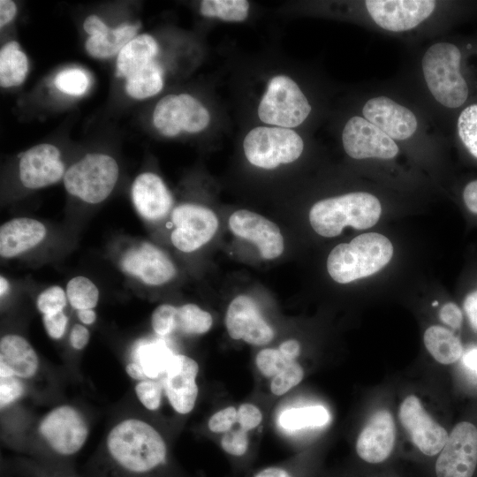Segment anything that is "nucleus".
I'll list each match as a JSON object with an SVG mask.
<instances>
[{
	"label": "nucleus",
	"mask_w": 477,
	"mask_h": 477,
	"mask_svg": "<svg viewBox=\"0 0 477 477\" xmlns=\"http://www.w3.org/2000/svg\"><path fill=\"white\" fill-rule=\"evenodd\" d=\"M106 448L114 467L130 477L149 475L167 464V447L148 423L127 419L109 433Z\"/></svg>",
	"instance_id": "nucleus-1"
},
{
	"label": "nucleus",
	"mask_w": 477,
	"mask_h": 477,
	"mask_svg": "<svg viewBox=\"0 0 477 477\" xmlns=\"http://www.w3.org/2000/svg\"><path fill=\"white\" fill-rule=\"evenodd\" d=\"M382 206L373 194L350 193L317 201L309 212L314 231L326 238L338 236L344 227L368 229L379 220Z\"/></svg>",
	"instance_id": "nucleus-2"
},
{
	"label": "nucleus",
	"mask_w": 477,
	"mask_h": 477,
	"mask_svg": "<svg viewBox=\"0 0 477 477\" xmlns=\"http://www.w3.org/2000/svg\"><path fill=\"white\" fill-rule=\"evenodd\" d=\"M392 255L393 246L387 237L363 233L349 243L336 246L328 256L327 269L334 281L348 284L376 273Z\"/></svg>",
	"instance_id": "nucleus-3"
},
{
	"label": "nucleus",
	"mask_w": 477,
	"mask_h": 477,
	"mask_svg": "<svg viewBox=\"0 0 477 477\" xmlns=\"http://www.w3.org/2000/svg\"><path fill=\"white\" fill-rule=\"evenodd\" d=\"M461 53L457 46L439 42L430 46L422 59L428 87L435 99L448 108H458L466 100L468 87L459 66Z\"/></svg>",
	"instance_id": "nucleus-4"
},
{
	"label": "nucleus",
	"mask_w": 477,
	"mask_h": 477,
	"mask_svg": "<svg viewBox=\"0 0 477 477\" xmlns=\"http://www.w3.org/2000/svg\"><path fill=\"white\" fill-rule=\"evenodd\" d=\"M118 178L115 159L105 154H88L72 164L64 176L66 191L95 204L104 201L114 189Z\"/></svg>",
	"instance_id": "nucleus-5"
},
{
	"label": "nucleus",
	"mask_w": 477,
	"mask_h": 477,
	"mask_svg": "<svg viewBox=\"0 0 477 477\" xmlns=\"http://www.w3.org/2000/svg\"><path fill=\"white\" fill-rule=\"evenodd\" d=\"M243 148L251 164L272 170L296 161L303 152L304 142L292 129L257 126L246 135Z\"/></svg>",
	"instance_id": "nucleus-6"
},
{
	"label": "nucleus",
	"mask_w": 477,
	"mask_h": 477,
	"mask_svg": "<svg viewBox=\"0 0 477 477\" xmlns=\"http://www.w3.org/2000/svg\"><path fill=\"white\" fill-rule=\"evenodd\" d=\"M310 111L311 105L298 84L285 75L270 79L258 106L261 122L288 129L302 124Z\"/></svg>",
	"instance_id": "nucleus-7"
},
{
	"label": "nucleus",
	"mask_w": 477,
	"mask_h": 477,
	"mask_svg": "<svg viewBox=\"0 0 477 477\" xmlns=\"http://www.w3.org/2000/svg\"><path fill=\"white\" fill-rule=\"evenodd\" d=\"M208 110L188 94L168 95L163 97L153 111V124L160 133L174 137L181 132L196 133L209 124Z\"/></svg>",
	"instance_id": "nucleus-8"
},
{
	"label": "nucleus",
	"mask_w": 477,
	"mask_h": 477,
	"mask_svg": "<svg viewBox=\"0 0 477 477\" xmlns=\"http://www.w3.org/2000/svg\"><path fill=\"white\" fill-rule=\"evenodd\" d=\"M39 431L57 455L66 458L83 447L88 435V426L76 408L61 405L45 415Z\"/></svg>",
	"instance_id": "nucleus-9"
},
{
	"label": "nucleus",
	"mask_w": 477,
	"mask_h": 477,
	"mask_svg": "<svg viewBox=\"0 0 477 477\" xmlns=\"http://www.w3.org/2000/svg\"><path fill=\"white\" fill-rule=\"evenodd\" d=\"M477 466V428L458 423L435 462L436 477H473Z\"/></svg>",
	"instance_id": "nucleus-10"
},
{
	"label": "nucleus",
	"mask_w": 477,
	"mask_h": 477,
	"mask_svg": "<svg viewBox=\"0 0 477 477\" xmlns=\"http://www.w3.org/2000/svg\"><path fill=\"white\" fill-rule=\"evenodd\" d=\"M175 229L170 239L178 250L190 253L208 243L216 232L218 219L216 214L204 206L182 204L171 212Z\"/></svg>",
	"instance_id": "nucleus-11"
},
{
	"label": "nucleus",
	"mask_w": 477,
	"mask_h": 477,
	"mask_svg": "<svg viewBox=\"0 0 477 477\" xmlns=\"http://www.w3.org/2000/svg\"><path fill=\"white\" fill-rule=\"evenodd\" d=\"M342 140L344 151L354 159H391L398 153L390 137L361 117H352L347 121Z\"/></svg>",
	"instance_id": "nucleus-12"
},
{
	"label": "nucleus",
	"mask_w": 477,
	"mask_h": 477,
	"mask_svg": "<svg viewBox=\"0 0 477 477\" xmlns=\"http://www.w3.org/2000/svg\"><path fill=\"white\" fill-rule=\"evenodd\" d=\"M399 420L413 443L427 456L440 452L449 437L445 428L432 419L414 395L406 397L401 403Z\"/></svg>",
	"instance_id": "nucleus-13"
},
{
	"label": "nucleus",
	"mask_w": 477,
	"mask_h": 477,
	"mask_svg": "<svg viewBox=\"0 0 477 477\" xmlns=\"http://www.w3.org/2000/svg\"><path fill=\"white\" fill-rule=\"evenodd\" d=\"M367 10L382 28L406 31L428 19L435 7L432 0H367Z\"/></svg>",
	"instance_id": "nucleus-14"
},
{
	"label": "nucleus",
	"mask_w": 477,
	"mask_h": 477,
	"mask_svg": "<svg viewBox=\"0 0 477 477\" xmlns=\"http://www.w3.org/2000/svg\"><path fill=\"white\" fill-rule=\"evenodd\" d=\"M229 227L237 237L254 244L263 259H275L284 252V238L279 228L259 214L237 210L229 218Z\"/></svg>",
	"instance_id": "nucleus-15"
},
{
	"label": "nucleus",
	"mask_w": 477,
	"mask_h": 477,
	"mask_svg": "<svg viewBox=\"0 0 477 477\" xmlns=\"http://www.w3.org/2000/svg\"><path fill=\"white\" fill-rule=\"evenodd\" d=\"M225 324L231 338L251 344L263 345L274 337L272 328L262 318L256 303L246 295H239L230 303Z\"/></svg>",
	"instance_id": "nucleus-16"
},
{
	"label": "nucleus",
	"mask_w": 477,
	"mask_h": 477,
	"mask_svg": "<svg viewBox=\"0 0 477 477\" xmlns=\"http://www.w3.org/2000/svg\"><path fill=\"white\" fill-rule=\"evenodd\" d=\"M19 170L22 185L29 189L55 184L65 174L60 151L49 143L36 145L23 153Z\"/></svg>",
	"instance_id": "nucleus-17"
},
{
	"label": "nucleus",
	"mask_w": 477,
	"mask_h": 477,
	"mask_svg": "<svg viewBox=\"0 0 477 477\" xmlns=\"http://www.w3.org/2000/svg\"><path fill=\"white\" fill-rule=\"evenodd\" d=\"M198 363L192 358L177 354L170 360L165 370L164 390L173 409L181 414L190 413L198 396L196 376Z\"/></svg>",
	"instance_id": "nucleus-18"
},
{
	"label": "nucleus",
	"mask_w": 477,
	"mask_h": 477,
	"mask_svg": "<svg viewBox=\"0 0 477 477\" xmlns=\"http://www.w3.org/2000/svg\"><path fill=\"white\" fill-rule=\"evenodd\" d=\"M123 270L149 285H161L174 277L173 262L161 249L142 243L127 250L121 259Z\"/></svg>",
	"instance_id": "nucleus-19"
},
{
	"label": "nucleus",
	"mask_w": 477,
	"mask_h": 477,
	"mask_svg": "<svg viewBox=\"0 0 477 477\" xmlns=\"http://www.w3.org/2000/svg\"><path fill=\"white\" fill-rule=\"evenodd\" d=\"M365 118L392 140H406L417 129V119L407 108L386 96L368 100L362 110Z\"/></svg>",
	"instance_id": "nucleus-20"
},
{
	"label": "nucleus",
	"mask_w": 477,
	"mask_h": 477,
	"mask_svg": "<svg viewBox=\"0 0 477 477\" xmlns=\"http://www.w3.org/2000/svg\"><path fill=\"white\" fill-rule=\"evenodd\" d=\"M394 443L393 418L389 411L379 410L360 432L356 442V451L364 461L378 464L390 457Z\"/></svg>",
	"instance_id": "nucleus-21"
},
{
	"label": "nucleus",
	"mask_w": 477,
	"mask_h": 477,
	"mask_svg": "<svg viewBox=\"0 0 477 477\" xmlns=\"http://www.w3.org/2000/svg\"><path fill=\"white\" fill-rule=\"evenodd\" d=\"M132 200L137 212L146 220L163 218L173 204V198L160 177L151 172L140 174L132 186Z\"/></svg>",
	"instance_id": "nucleus-22"
},
{
	"label": "nucleus",
	"mask_w": 477,
	"mask_h": 477,
	"mask_svg": "<svg viewBox=\"0 0 477 477\" xmlns=\"http://www.w3.org/2000/svg\"><path fill=\"white\" fill-rule=\"evenodd\" d=\"M83 28L89 35L85 43L87 53L96 58H108L118 55L136 36L140 24H125L110 28L100 18L90 15L85 19Z\"/></svg>",
	"instance_id": "nucleus-23"
},
{
	"label": "nucleus",
	"mask_w": 477,
	"mask_h": 477,
	"mask_svg": "<svg viewBox=\"0 0 477 477\" xmlns=\"http://www.w3.org/2000/svg\"><path fill=\"white\" fill-rule=\"evenodd\" d=\"M38 366V356L26 338L15 334L1 337L0 377L30 378Z\"/></svg>",
	"instance_id": "nucleus-24"
},
{
	"label": "nucleus",
	"mask_w": 477,
	"mask_h": 477,
	"mask_svg": "<svg viewBox=\"0 0 477 477\" xmlns=\"http://www.w3.org/2000/svg\"><path fill=\"white\" fill-rule=\"evenodd\" d=\"M46 228L28 217L13 218L0 227V254L4 258L17 256L34 247L45 238Z\"/></svg>",
	"instance_id": "nucleus-25"
},
{
	"label": "nucleus",
	"mask_w": 477,
	"mask_h": 477,
	"mask_svg": "<svg viewBox=\"0 0 477 477\" xmlns=\"http://www.w3.org/2000/svg\"><path fill=\"white\" fill-rule=\"evenodd\" d=\"M158 50V44L151 35L143 34L135 36L117 55V75L126 79L154 62Z\"/></svg>",
	"instance_id": "nucleus-26"
},
{
	"label": "nucleus",
	"mask_w": 477,
	"mask_h": 477,
	"mask_svg": "<svg viewBox=\"0 0 477 477\" xmlns=\"http://www.w3.org/2000/svg\"><path fill=\"white\" fill-rule=\"evenodd\" d=\"M423 340L428 352L441 364L454 363L462 355L460 340L443 327H429L424 333Z\"/></svg>",
	"instance_id": "nucleus-27"
},
{
	"label": "nucleus",
	"mask_w": 477,
	"mask_h": 477,
	"mask_svg": "<svg viewBox=\"0 0 477 477\" xmlns=\"http://www.w3.org/2000/svg\"><path fill=\"white\" fill-rule=\"evenodd\" d=\"M28 71V60L20 50L19 44L11 41L4 44L0 50V85L11 87L20 85Z\"/></svg>",
	"instance_id": "nucleus-28"
},
{
	"label": "nucleus",
	"mask_w": 477,
	"mask_h": 477,
	"mask_svg": "<svg viewBox=\"0 0 477 477\" xmlns=\"http://www.w3.org/2000/svg\"><path fill=\"white\" fill-rule=\"evenodd\" d=\"M125 80V91L134 99L152 97L160 93L163 87V70L155 61Z\"/></svg>",
	"instance_id": "nucleus-29"
},
{
	"label": "nucleus",
	"mask_w": 477,
	"mask_h": 477,
	"mask_svg": "<svg viewBox=\"0 0 477 477\" xmlns=\"http://www.w3.org/2000/svg\"><path fill=\"white\" fill-rule=\"evenodd\" d=\"M329 419L330 416L326 408L322 405H312L285 410L279 417V423L285 429L296 430L324 426Z\"/></svg>",
	"instance_id": "nucleus-30"
},
{
	"label": "nucleus",
	"mask_w": 477,
	"mask_h": 477,
	"mask_svg": "<svg viewBox=\"0 0 477 477\" xmlns=\"http://www.w3.org/2000/svg\"><path fill=\"white\" fill-rule=\"evenodd\" d=\"M249 7L246 0H204L201 3L200 11L205 17L240 22L246 19Z\"/></svg>",
	"instance_id": "nucleus-31"
},
{
	"label": "nucleus",
	"mask_w": 477,
	"mask_h": 477,
	"mask_svg": "<svg viewBox=\"0 0 477 477\" xmlns=\"http://www.w3.org/2000/svg\"><path fill=\"white\" fill-rule=\"evenodd\" d=\"M177 329L186 334L201 335L208 331L213 319L209 313L195 304H186L177 310Z\"/></svg>",
	"instance_id": "nucleus-32"
},
{
	"label": "nucleus",
	"mask_w": 477,
	"mask_h": 477,
	"mask_svg": "<svg viewBox=\"0 0 477 477\" xmlns=\"http://www.w3.org/2000/svg\"><path fill=\"white\" fill-rule=\"evenodd\" d=\"M66 296L71 306L77 309H93L98 303L96 285L85 276L72 278L66 286Z\"/></svg>",
	"instance_id": "nucleus-33"
},
{
	"label": "nucleus",
	"mask_w": 477,
	"mask_h": 477,
	"mask_svg": "<svg viewBox=\"0 0 477 477\" xmlns=\"http://www.w3.org/2000/svg\"><path fill=\"white\" fill-rule=\"evenodd\" d=\"M89 83L87 73L80 68L64 69L54 80V84L59 91L74 96L84 95Z\"/></svg>",
	"instance_id": "nucleus-34"
},
{
	"label": "nucleus",
	"mask_w": 477,
	"mask_h": 477,
	"mask_svg": "<svg viewBox=\"0 0 477 477\" xmlns=\"http://www.w3.org/2000/svg\"><path fill=\"white\" fill-rule=\"evenodd\" d=\"M458 132L466 148L477 158V104L468 106L460 113Z\"/></svg>",
	"instance_id": "nucleus-35"
},
{
	"label": "nucleus",
	"mask_w": 477,
	"mask_h": 477,
	"mask_svg": "<svg viewBox=\"0 0 477 477\" xmlns=\"http://www.w3.org/2000/svg\"><path fill=\"white\" fill-rule=\"evenodd\" d=\"M173 355L165 346L158 344L148 346L140 360V366L147 377L156 378L161 373H165L168 363Z\"/></svg>",
	"instance_id": "nucleus-36"
},
{
	"label": "nucleus",
	"mask_w": 477,
	"mask_h": 477,
	"mask_svg": "<svg viewBox=\"0 0 477 477\" xmlns=\"http://www.w3.org/2000/svg\"><path fill=\"white\" fill-rule=\"evenodd\" d=\"M304 375L302 367L296 361H292L273 376L270 390L276 396L283 395L299 384Z\"/></svg>",
	"instance_id": "nucleus-37"
},
{
	"label": "nucleus",
	"mask_w": 477,
	"mask_h": 477,
	"mask_svg": "<svg viewBox=\"0 0 477 477\" xmlns=\"http://www.w3.org/2000/svg\"><path fill=\"white\" fill-rule=\"evenodd\" d=\"M295 360H288L279 349L267 348L256 356V365L262 375L273 377L288 364Z\"/></svg>",
	"instance_id": "nucleus-38"
},
{
	"label": "nucleus",
	"mask_w": 477,
	"mask_h": 477,
	"mask_svg": "<svg viewBox=\"0 0 477 477\" xmlns=\"http://www.w3.org/2000/svg\"><path fill=\"white\" fill-rule=\"evenodd\" d=\"M66 292L57 285L50 286L42 292L36 301L38 310L44 314L62 312L66 306Z\"/></svg>",
	"instance_id": "nucleus-39"
},
{
	"label": "nucleus",
	"mask_w": 477,
	"mask_h": 477,
	"mask_svg": "<svg viewBox=\"0 0 477 477\" xmlns=\"http://www.w3.org/2000/svg\"><path fill=\"white\" fill-rule=\"evenodd\" d=\"M178 307L163 304L158 306L153 312L151 324L155 332L160 336H167L177 329Z\"/></svg>",
	"instance_id": "nucleus-40"
},
{
	"label": "nucleus",
	"mask_w": 477,
	"mask_h": 477,
	"mask_svg": "<svg viewBox=\"0 0 477 477\" xmlns=\"http://www.w3.org/2000/svg\"><path fill=\"white\" fill-rule=\"evenodd\" d=\"M221 446L223 450L231 457H244L249 447L247 431L240 428L238 429L225 432L221 439Z\"/></svg>",
	"instance_id": "nucleus-41"
},
{
	"label": "nucleus",
	"mask_w": 477,
	"mask_h": 477,
	"mask_svg": "<svg viewBox=\"0 0 477 477\" xmlns=\"http://www.w3.org/2000/svg\"><path fill=\"white\" fill-rule=\"evenodd\" d=\"M135 392L140 402L147 409L155 411L159 408L162 388L157 382L152 380L140 381L135 386Z\"/></svg>",
	"instance_id": "nucleus-42"
},
{
	"label": "nucleus",
	"mask_w": 477,
	"mask_h": 477,
	"mask_svg": "<svg viewBox=\"0 0 477 477\" xmlns=\"http://www.w3.org/2000/svg\"><path fill=\"white\" fill-rule=\"evenodd\" d=\"M25 391V385L17 376L0 378V405L1 408L11 405L19 399Z\"/></svg>",
	"instance_id": "nucleus-43"
},
{
	"label": "nucleus",
	"mask_w": 477,
	"mask_h": 477,
	"mask_svg": "<svg viewBox=\"0 0 477 477\" xmlns=\"http://www.w3.org/2000/svg\"><path fill=\"white\" fill-rule=\"evenodd\" d=\"M236 421H238L237 410L233 406H229L218 411L209 419L208 428L215 433H225Z\"/></svg>",
	"instance_id": "nucleus-44"
},
{
	"label": "nucleus",
	"mask_w": 477,
	"mask_h": 477,
	"mask_svg": "<svg viewBox=\"0 0 477 477\" xmlns=\"http://www.w3.org/2000/svg\"><path fill=\"white\" fill-rule=\"evenodd\" d=\"M237 414L240 428L246 431L256 428L262 420L260 409L248 403L241 405L237 411Z\"/></svg>",
	"instance_id": "nucleus-45"
},
{
	"label": "nucleus",
	"mask_w": 477,
	"mask_h": 477,
	"mask_svg": "<svg viewBox=\"0 0 477 477\" xmlns=\"http://www.w3.org/2000/svg\"><path fill=\"white\" fill-rule=\"evenodd\" d=\"M68 318L62 311L43 315V324L48 335L53 339L61 338L66 329Z\"/></svg>",
	"instance_id": "nucleus-46"
},
{
	"label": "nucleus",
	"mask_w": 477,
	"mask_h": 477,
	"mask_svg": "<svg viewBox=\"0 0 477 477\" xmlns=\"http://www.w3.org/2000/svg\"><path fill=\"white\" fill-rule=\"evenodd\" d=\"M439 317L443 322L453 329L461 326L463 315L459 307L451 302L446 303L439 312Z\"/></svg>",
	"instance_id": "nucleus-47"
},
{
	"label": "nucleus",
	"mask_w": 477,
	"mask_h": 477,
	"mask_svg": "<svg viewBox=\"0 0 477 477\" xmlns=\"http://www.w3.org/2000/svg\"><path fill=\"white\" fill-rule=\"evenodd\" d=\"M88 341V329L81 324H75L70 334V342L72 346L74 349L81 350L87 344Z\"/></svg>",
	"instance_id": "nucleus-48"
},
{
	"label": "nucleus",
	"mask_w": 477,
	"mask_h": 477,
	"mask_svg": "<svg viewBox=\"0 0 477 477\" xmlns=\"http://www.w3.org/2000/svg\"><path fill=\"white\" fill-rule=\"evenodd\" d=\"M464 310L472 328L477 331V290L468 294L465 299Z\"/></svg>",
	"instance_id": "nucleus-49"
},
{
	"label": "nucleus",
	"mask_w": 477,
	"mask_h": 477,
	"mask_svg": "<svg viewBox=\"0 0 477 477\" xmlns=\"http://www.w3.org/2000/svg\"><path fill=\"white\" fill-rule=\"evenodd\" d=\"M17 13V6L13 1H0V26L3 27L11 22Z\"/></svg>",
	"instance_id": "nucleus-50"
},
{
	"label": "nucleus",
	"mask_w": 477,
	"mask_h": 477,
	"mask_svg": "<svg viewBox=\"0 0 477 477\" xmlns=\"http://www.w3.org/2000/svg\"><path fill=\"white\" fill-rule=\"evenodd\" d=\"M464 201L468 209L477 214V180L466 185L463 193Z\"/></svg>",
	"instance_id": "nucleus-51"
},
{
	"label": "nucleus",
	"mask_w": 477,
	"mask_h": 477,
	"mask_svg": "<svg viewBox=\"0 0 477 477\" xmlns=\"http://www.w3.org/2000/svg\"><path fill=\"white\" fill-rule=\"evenodd\" d=\"M253 477H296L292 471L284 466H269L256 473Z\"/></svg>",
	"instance_id": "nucleus-52"
},
{
	"label": "nucleus",
	"mask_w": 477,
	"mask_h": 477,
	"mask_svg": "<svg viewBox=\"0 0 477 477\" xmlns=\"http://www.w3.org/2000/svg\"><path fill=\"white\" fill-rule=\"evenodd\" d=\"M279 351L290 360H295L299 355L300 344L295 339L286 340L279 346Z\"/></svg>",
	"instance_id": "nucleus-53"
},
{
	"label": "nucleus",
	"mask_w": 477,
	"mask_h": 477,
	"mask_svg": "<svg viewBox=\"0 0 477 477\" xmlns=\"http://www.w3.org/2000/svg\"><path fill=\"white\" fill-rule=\"evenodd\" d=\"M465 367L477 375V347L467 350L462 358Z\"/></svg>",
	"instance_id": "nucleus-54"
},
{
	"label": "nucleus",
	"mask_w": 477,
	"mask_h": 477,
	"mask_svg": "<svg viewBox=\"0 0 477 477\" xmlns=\"http://www.w3.org/2000/svg\"><path fill=\"white\" fill-rule=\"evenodd\" d=\"M125 371L127 375L134 380L145 381L148 377L140 364L132 362L126 365Z\"/></svg>",
	"instance_id": "nucleus-55"
},
{
	"label": "nucleus",
	"mask_w": 477,
	"mask_h": 477,
	"mask_svg": "<svg viewBox=\"0 0 477 477\" xmlns=\"http://www.w3.org/2000/svg\"><path fill=\"white\" fill-rule=\"evenodd\" d=\"M78 317L82 323L90 325L96 320V314L93 309H82L78 310Z\"/></svg>",
	"instance_id": "nucleus-56"
},
{
	"label": "nucleus",
	"mask_w": 477,
	"mask_h": 477,
	"mask_svg": "<svg viewBox=\"0 0 477 477\" xmlns=\"http://www.w3.org/2000/svg\"><path fill=\"white\" fill-rule=\"evenodd\" d=\"M9 282L3 276H0V294L3 297L9 290Z\"/></svg>",
	"instance_id": "nucleus-57"
},
{
	"label": "nucleus",
	"mask_w": 477,
	"mask_h": 477,
	"mask_svg": "<svg viewBox=\"0 0 477 477\" xmlns=\"http://www.w3.org/2000/svg\"><path fill=\"white\" fill-rule=\"evenodd\" d=\"M436 305H438L437 302H434V303H433V306H436Z\"/></svg>",
	"instance_id": "nucleus-58"
}]
</instances>
